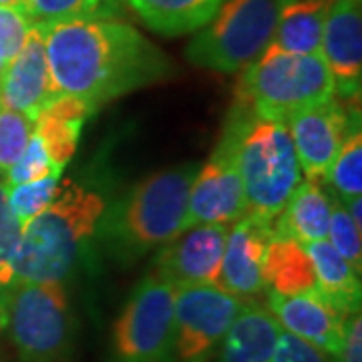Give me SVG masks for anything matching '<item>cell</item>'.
Returning a JSON list of instances; mask_svg holds the SVG:
<instances>
[{"label":"cell","instance_id":"cell-2","mask_svg":"<svg viewBox=\"0 0 362 362\" xmlns=\"http://www.w3.org/2000/svg\"><path fill=\"white\" fill-rule=\"evenodd\" d=\"M105 207L101 194L71 180L59 183L51 206L23 226L18 244L0 274V286L69 282L89 240L97 235Z\"/></svg>","mask_w":362,"mask_h":362},{"label":"cell","instance_id":"cell-21","mask_svg":"<svg viewBox=\"0 0 362 362\" xmlns=\"http://www.w3.org/2000/svg\"><path fill=\"white\" fill-rule=\"evenodd\" d=\"M316 274V288L344 314L361 312V274L330 246L328 240L304 244Z\"/></svg>","mask_w":362,"mask_h":362},{"label":"cell","instance_id":"cell-14","mask_svg":"<svg viewBox=\"0 0 362 362\" xmlns=\"http://www.w3.org/2000/svg\"><path fill=\"white\" fill-rule=\"evenodd\" d=\"M266 310L286 332L310 342L330 358H334L342 346L344 320L349 314L338 310L318 290L296 296L266 290Z\"/></svg>","mask_w":362,"mask_h":362},{"label":"cell","instance_id":"cell-13","mask_svg":"<svg viewBox=\"0 0 362 362\" xmlns=\"http://www.w3.org/2000/svg\"><path fill=\"white\" fill-rule=\"evenodd\" d=\"M272 238V221L258 220L254 216H242L233 221V228L228 232L216 288L246 302H254L258 294L266 292L262 266Z\"/></svg>","mask_w":362,"mask_h":362},{"label":"cell","instance_id":"cell-25","mask_svg":"<svg viewBox=\"0 0 362 362\" xmlns=\"http://www.w3.org/2000/svg\"><path fill=\"white\" fill-rule=\"evenodd\" d=\"M342 202H349L362 194V135L361 131L350 133L340 147L338 156L330 163L326 180Z\"/></svg>","mask_w":362,"mask_h":362},{"label":"cell","instance_id":"cell-31","mask_svg":"<svg viewBox=\"0 0 362 362\" xmlns=\"http://www.w3.org/2000/svg\"><path fill=\"white\" fill-rule=\"evenodd\" d=\"M270 362H332V358L310 342L282 330Z\"/></svg>","mask_w":362,"mask_h":362},{"label":"cell","instance_id":"cell-35","mask_svg":"<svg viewBox=\"0 0 362 362\" xmlns=\"http://www.w3.org/2000/svg\"><path fill=\"white\" fill-rule=\"evenodd\" d=\"M2 6H14V8H23L25 0H0Z\"/></svg>","mask_w":362,"mask_h":362},{"label":"cell","instance_id":"cell-26","mask_svg":"<svg viewBox=\"0 0 362 362\" xmlns=\"http://www.w3.org/2000/svg\"><path fill=\"white\" fill-rule=\"evenodd\" d=\"M59 180L61 175H49L39 181L30 183H21V185H6V202L13 211L21 228L26 226L33 218H37L42 209L51 206V202L59 189Z\"/></svg>","mask_w":362,"mask_h":362},{"label":"cell","instance_id":"cell-10","mask_svg":"<svg viewBox=\"0 0 362 362\" xmlns=\"http://www.w3.org/2000/svg\"><path fill=\"white\" fill-rule=\"evenodd\" d=\"M246 214V194L238 169V131L228 121L223 137L204 165H199L189 197L185 226H230Z\"/></svg>","mask_w":362,"mask_h":362},{"label":"cell","instance_id":"cell-1","mask_svg":"<svg viewBox=\"0 0 362 362\" xmlns=\"http://www.w3.org/2000/svg\"><path fill=\"white\" fill-rule=\"evenodd\" d=\"M37 28L57 95H75L95 109L175 73L165 52L119 21L77 18Z\"/></svg>","mask_w":362,"mask_h":362},{"label":"cell","instance_id":"cell-18","mask_svg":"<svg viewBox=\"0 0 362 362\" xmlns=\"http://www.w3.org/2000/svg\"><path fill=\"white\" fill-rule=\"evenodd\" d=\"M332 195L324 192L318 183H300L284 209L272 221V232L276 238H292L304 244L320 242L328 238Z\"/></svg>","mask_w":362,"mask_h":362},{"label":"cell","instance_id":"cell-37","mask_svg":"<svg viewBox=\"0 0 362 362\" xmlns=\"http://www.w3.org/2000/svg\"><path fill=\"white\" fill-rule=\"evenodd\" d=\"M2 69H4V63H2V61H0V73H2Z\"/></svg>","mask_w":362,"mask_h":362},{"label":"cell","instance_id":"cell-6","mask_svg":"<svg viewBox=\"0 0 362 362\" xmlns=\"http://www.w3.org/2000/svg\"><path fill=\"white\" fill-rule=\"evenodd\" d=\"M8 337L23 362H69L78 322L65 284L25 282L8 288Z\"/></svg>","mask_w":362,"mask_h":362},{"label":"cell","instance_id":"cell-30","mask_svg":"<svg viewBox=\"0 0 362 362\" xmlns=\"http://www.w3.org/2000/svg\"><path fill=\"white\" fill-rule=\"evenodd\" d=\"M30 30L33 23L28 21L23 8L0 4V61L4 65L23 49Z\"/></svg>","mask_w":362,"mask_h":362},{"label":"cell","instance_id":"cell-7","mask_svg":"<svg viewBox=\"0 0 362 362\" xmlns=\"http://www.w3.org/2000/svg\"><path fill=\"white\" fill-rule=\"evenodd\" d=\"M288 0H223L216 16L185 49L189 63L238 73L252 65L272 42Z\"/></svg>","mask_w":362,"mask_h":362},{"label":"cell","instance_id":"cell-9","mask_svg":"<svg viewBox=\"0 0 362 362\" xmlns=\"http://www.w3.org/2000/svg\"><path fill=\"white\" fill-rule=\"evenodd\" d=\"M246 304L216 286H177L169 362L209 361Z\"/></svg>","mask_w":362,"mask_h":362},{"label":"cell","instance_id":"cell-22","mask_svg":"<svg viewBox=\"0 0 362 362\" xmlns=\"http://www.w3.org/2000/svg\"><path fill=\"white\" fill-rule=\"evenodd\" d=\"M328 6L330 0H288L270 45L294 54H322Z\"/></svg>","mask_w":362,"mask_h":362},{"label":"cell","instance_id":"cell-36","mask_svg":"<svg viewBox=\"0 0 362 362\" xmlns=\"http://www.w3.org/2000/svg\"><path fill=\"white\" fill-rule=\"evenodd\" d=\"M0 362H6V358H4V354L0 352Z\"/></svg>","mask_w":362,"mask_h":362},{"label":"cell","instance_id":"cell-12","mask_svg":"<svg viewBox=\"0 0 362 362\" xmlns=\"http://www.w3.org/2000/svg\"><path fill=\"white\" fill-rule=\"evenodd\" d=\"M228 232V226L221 223L183 230L177 238L159 247L151 272L175 288L187 284L218 286Z\"/></svg>","mask_w":362,"mask_h":362},{"label":"cell","instance_id":"cell-27","mask_svg":"<svg viewBox=\"0 0 362 362\" xmlns=\"http://www.w3.org/2000/svg\"><path fill=\"white\" fill-rule=\"evenodd\" d=\"M330 246L337 250L342 258L349 262L354 270H362V230L349 216L342 199L332 197L330 207V223H328V238Z\"/></svg>","mask_w":362,"mask_h":362},{"label":"cell","instance_id":"cell-32","mask_svg":"<svg viewBox=\"0 0 362 362\" xmlns=\"http://www.w3.org/2000/svg\"><path fill=\"white\" fill-rule=\"evenodd\" d=\"M21 223L13 216L6 202V183L0 181V274L6 268L21 238Z\"/></svg>","mask_w":362,"mask_h":362},{"label":"cell","instance_id":"cell-15","mask_svg":"<svg viewBox=\"0 0 362 362\" xmlns=\"http://www.w3.org/2000/svg\"><path fill=\"white\" fill-rule=\"evenodd\" d=\"M322 59L334 78V95L354 99L362 81L361 0H330L322 37Z\"/></svg>","mask_w":362,"mask_h":362},{"label":"cell","instance_id":"cell-3","mask_svg":"<svg viewBox=\"0 0 362 362\" xmlns=\"http://www.w3.org/2000/svg\"><path fill=\"white\" fill-rule=\"evenodd\" d=\"M199 163L157 171L105 207L97 223L107 252L123 264L143 258L183 232L187 197Z\"/></svg>","mask_w":362,"mask_h":362},{"label":"cell","instance_id":"cell-24","mask_svg":"<svg viewBox=\"0 0 362 362\" xmlns=\"http://www.w3.org/2000/svg\"><path fill=\"white\" fill-rule=\"evenodd\" d=\"M23 11L33 26H51L77 18H111L119 0H25Z\"/></svg>","mask_w":362,"mask_h":362},{"label":"cell","instance_id":"cell-8","mask_svg":"<svg viewBox=\"0 0 362 362\" xmlns=\"http://www.w3.org/2000/svg\"><path fill=\"white\" fill-rule=\"evenodd\" d=\"M175 286L149 272L113 324L111 362H169Z\"/></svg>","mask_w":362,"mask_h":362},{"label":"cell","instance_id":"cell-29","mask_svg":"<svg viewBox=\"0 0 362 362\" xmlns=\"http://www.w3.org/2000/svg\"><path fill=\"white\" fill-rule=\"evenodd\" d=\"M63 169H59L51 161V157L47 153L45 145L40 141V137L33 131L30 139L26 143L25 151L21 157L14 161V165L6 171V185H21V183H30V181H39L49 175H61Z\"/></svg>","mask_w":362,"mask_h":362},{"label":"cell","instance_id":"cell-20","mask_svg":"<svg viewBox=\"0 0 362 362\" xmlns=\"http://www.w3.org/2000/svg\"><path fill=\"white\" fill-rule=\"evenodd\" d=\"M262 276L266 290L282 296L314 292L316 274L306 247L292 238H272L266 247Z\"/></svg>","mask_w":362,"mask_h":362},{"label":"cell","instance_id":"cell-28","mask_svg":"<svg viewBox=\"0 0 362 362\" xmlns=\"http://www.w3.org/2000/svg\"><path fill=\"white\" fill-rule=\"evenodd\" d=\"M35 131V121L0 105V175L13 168Z\"/></svg>","mask_w":362,"mask_h":362},{"label":"cell","instance_id":"cell-23","mask_svg":"<svg viewBox=\"0 0 362 362\" xmlns=\"http://www.w3.org/2000/svg\"><path fill=\"white\" fill-rule=\"evenodd\" d=\"M223 0H127L151 30L177 37L199 30L216 16Z\"/></svg>","mask_w":362,"mask_h":362},{"label":"cell","instance_id":"cell-33","mask_svg":"<svg viewBox=\"0 0 362 362\" xmlns=\"http://www.w3.org/2000/svg\"><path fill=\"white\" fill-rule=\"evenodd\" d=\"M332 362H362V318L361 312H352L344 320L342 346Z\"/></svg>","mask_w":362,"mask_h":362},{"label":"cell","instance_id":"cell-17","mask_svg":"<svg viewBox=\"0 0 362 362\" xmlns=\"http://www.w3.org/2000/svg\"><path fill=\"white\" fill-rule=\"evenodd\" d=\"M93 111L95 107L81 97L57 95L35 119V133L59 169H65L75 156L81 129Z\"/></svg>","mask_w":362,"mask_h":362},{"label":"cell","instance_id":"cell-11","mask_svg":"<svg viewBox=\"0 0 362 362\" xmlns=\"http://www.w3.org/2000/svg\"><path fill=\"white\" fill-rule=\"evenodd\" d=\"M286 125L294 143L300 171L312 183L326 180L328 168L340 147L350 133L358 131V125L352 127V115L344 105L337 101V95L324 103L310 105L292 113L286 119Z\"/></svg>","mask_w":362,"mask_h":362},{"label":"cell","instance_id":"cell-16","mask_svg":"<svg viewBox=\"0 0 362 362\" xmlns=\"http://www.w3.org/2000/svg\"><path fill=\"white\" fill-rule=\"evenodd\" d=\"M54 97L57 90L47 61L45 39L39 28L33 26L23 49L0 73V105L35 121Z\"/></svg>","mask_w":362,"mask_h":362},{"label":"cell","instance_id":"cell-5","mask_svg":"<svg viewBox=\"0 0 362 362\" xmlns=\"http://www.w3.org/2000/svg\"><path fill=\"white\" fill-rule=\"evenodd\" d=\"M334 97V78L322 54H294L268 45L246 66L238 85V103L254 115L286 121L304 107Z\"/></svg>","mask_w":362,"mask_h":362},{"label":"cell","instance_id":"cell-34","mask_svg":"<svg viewBox=\"0 0 362 362\" xmlns=\"http://www.w3.org/2000/svg\"><path fill=\"white\" fill-rule=\"evenodd\" d=\"M8 324V288L0 286V337L6 332Z\"/></svg>","mask_w":362,"mask_h":362},{"label":"cell","instance_id":"cell-19","mask_svg":"<svg viewBox=\"0 0 362 362\" xmlns=\"http://www.w3.org/2000/svg\"><path fill=\"white\" fill-rule=\"evenodd\" d=\"M280 332L270 312L247 302L221 340L218 362H270Z\"/></svg>","mask_w":362,"mask_h":362},{"label":"cell","instance_id":"cell-4","mask_svg":"<svg viewBox=\"0 0 362 362\" xmlns=\"http://www.w3.org/2000/svg\"><path fill=\"white\" fill-rule=\"evenodd\" d=\"M238 131V169L246 194V214L274 221L302 183L294 143L286 121L254 115L235 101L230 117Z\"/></svg>","mask_w":362,"mask_h":362}]
</instances>
